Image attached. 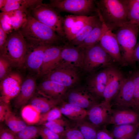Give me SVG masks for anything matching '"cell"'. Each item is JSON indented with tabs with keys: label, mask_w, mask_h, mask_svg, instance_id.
Instances as JSON below:
<instances>
[{
	"label": "cell",
	"mask_w": 139,
	"mask_h": 139,
	"mask_svg": "<svg viewBox=\"0 0 139 139\" xmlns=\"http://www.w3.org/2000/svg\"><path fill=\"white\" fill-rule=\"evenodd\" d=\"M41 95L40 96H33L29 104L40 114L58 106L61 101Z\"/></svg>",
	"instance_id": "23"
},
{
	"label": "cell",
	"mask_w": 139,
	"mask_h": 139,
	"mask_svg": "<svg viewBox=\"0 0 139 139\" xmlns=\"http://www.w3.org/2000/svg\"><path fill=\"white\" fill-rule=\"evenodd\" d=\"M134 85L132 76L124 78L114 97V105L121 108H135L133 99Z\"/></svg>",
	"instance_id": "12"
},
{
	"label": "cell",
	"mask_w": 139,
	"mask_h": 139,
	"mask_svg": "<svg viewBox=\"0 0 139 139\" xmlns=\"http://www.w3.org/2000/svg\"><path fill=\"white\" fill-rule=\"evenodd\" d=\"M39 127L27 125L19 132L14 133L15 139H34L39 135Z\"/></svg>",
	"instance_id": "33"
},
{
	"label": "cell",
	"mask_w": 139,
	"mask_h": 139,
	"mask_svg": "<svg viewBox=\"0 0 139 139\" xmlns=\"http://www.w3.org/2000/svg\"><path fill=\"white\" fill-rule=\"evenodd\" d=\"M39 135L42 139H60V136L42 125L39 127Z\"/></svg>",
	"instance_id": "42"
},
{
	"label": "cell",
	"mask_w": 139,
	"mask_h": 139,
	"mask_svg": "<svg viewBox=\"0 0 139 139\" xmlns=\"http://www.w3.org/2000/svg\"><path fill=\"white\" fill-rule=\"evenodd\" d=\"M79 16L73 14L66 15L64 17L63 28L65 36L77 19Z\"/></svg>",
	"instance_id": "41"
},
{
	"label": "cell",
	"mask_w": 139,
	"mask_h": 139,
	"mask_svg": "<svg viewBox=\"0 0 139 139\" xmlns=\"http://www.w3.org/2000/svg\"><path fill=\"white\" fill-rule=\"evenodd\" d=\"M134 56L135 60L139 62V40L137 44L134 52Z\"/></svg>",
	"instance_id": "47"
},
{
	"label": "cell",
	"mask_w": 139,
	"mask_h": 139,
	"mask_svg": "<svg viewBox=\"0 0 139 139\" xmlns=\"http://www.w3.org/2000/svg\"><path fill=\"white\" fill-rule=\"evenodd\" d=\"M99 42L115 62L120 64L124 63L119 45L116 35L112 31L107 28Z\"/></svg>",
	"instance_id": "16"
},
{
	"label": "cell",
	"mask_w": 139,
	"mask_h": 139,
	"mask_svg": "<svg viewBox=\"0 0 139 139\" xmlns=\"http://www.w3.org/2000/svg\"><path fill=\"white\" fill-rule=\"evenodd\" d=\"M7 34L0 26V49H1L6 41Z\"/></svg>",
	"instance_id": "46"
},
{
	"label": "cell",
	"mask_w": 139,
	"mask_h": 139,
	"mask_svg": "<svg viewBox=\"0 0 139 139\" xmlns=\"http://www.w3.org/2000/svg\"><path fill=\"white\" fill-rule=\"evenodd\" d=\"M128 22L139 25V3L137 0H127Z\"/></svg>",
	"instance_id": "31"
},
{
	"label": "cell",
	"mask_w": 139,
	"mask_h": 139,
	"mask_svg": "<svg viewBox=\"0 0 139 139\" xmlns=\"http://www.w3.org/2000/svg\"><path fill=\"white\" fill-rule=\"evenodd\" d=\"M13 67L10 62L5 58L0 56V79L2 81L12 72Z\"/></svg>",
	"instance_id": "38"
},
{
	"label": "cell",
	"mask_w": 139,
	"mask_h": 139,
	"mask_svg": "<svg viewBox=\"0 0 139 139\" xmlns=\"http://www.w3.org/2000/svg\"><path fill=\"white\" fill-rule=\"evenodd\" d=\"M134 85L133 99L135 108L139 109V72L132 76Z\"/></svg>",
	"instance_id": "40"
},
{
	"label": "cell",
	"mask_w": 139,
	"mask_h": 139,
	"mask_svg": "<svg viewBox=\"0 0 139 139\" xmlns=\"http://www.w3.org/2000/svg\"><path fill=\"white\" fill-rule=\"evenodd\" d=\"M28 12V11L17 10L7 13L14 31L19 30L26 22Z\"/></svg>",
	"instance_id": "30"
},
{
	"label": "cell",
	"mask_w": 139,
	"mask_h": 139,
	"mask_svg": "<svg viewBox=\"0 0 139 139\" xmlns=\"http://www.w3.org/2000/svg\"><path fill=\"white\" fill-rule=\"evenodd\" d=\"M112 111L111 105L103 100L93 106L88 111L87 116L89 121L98 128L107 124Z\"/></svg>",
	"instance_id": "15"
},
{
	"label": "cell",
	"mask_w": 139,
	"mask_h": 139,
	"mask_svg": "<svg viewBox=\"0 0 139 139\" xmlns=\"http://www.w3.org/2000/svg\"><path fill=\"white\" fill-rule=\"evenodd\" d=\"M62 115L73 121L85 118L88 110L70 103L61 101L58 106Z\"/></svg>",
	"instance_id": "25"
},
{
	"label": "cell",
	"mask_w": 139,
	"mask_h": 139,
	"mask_svg": "<svg viewBox=\"0 0 139 139\" xmlns=\"http://www.w3.org/2000/svg\"><path fill=\"white\" fill-rule=\"evenodd\" d=\"M90 16H79L72 27L66 34L65 39L67 43L81 30L88 21Z\"/></svg>",
	"instance_id": "32"
},
{
	"label": "cell",
	"mask_w": 139,
	"mask_h": 139,
	"mask_svg": "<svg viewBox=\"0 0 139 139\" xmlns=\"http://www.w3.org/2000/svg\"><path fill=\"white\" fill-rule=\"evenodd\" d=\"M60 139H84L78 128L73 124L68 122Z\"/></svg>",
	"instance_id": "37"
},
{
	"label": "cell",
	"mask_w": 139,
	"mask_h": 139,
	"mask_svg": "<svg viewBox=\"0 0 139 139\" xmlns=\"http://www.w3.org/2000/svg\"><path fill=\"white\" fill-rule=\"evenodd\" d=\"M96 139H114L111 133L109 132L105 128L98 130Z\"/></svg>",
	"instance_id": "44"
},
{
	"label": "cell",
	"mask_w": 139,
	"mask_h": 139,
	"mask_svg": "<svg viewBox=\"0 0 139 139\" xmlns=\"http://www.w3.org/2000/svg\"><path fill=\"white\" fill-rule=\"evenodd\" d=\"M41 3V1L39 0H4V5L0 9L2 12L5 13L17 10L28 11Z\"/></svg>",
	"instance_id": "22"
},
{
	"label": "cell",
	"mask_w": 139,
	"mask_h": 139,
	"mask_svg": "<svg viewBox=\"0 0 139 139\" xmlns=\"http://www.w3.org/2000/svg\"><path fill=\"white\" fill-rule=\"evenodd\" d=\"M115 62L99 42L84 49L83 70L91 73L101 68L112 66Z\"/></svg>",
	"instance_id": "7"
},
{
	"label": "cell",
	"mask_w": 139,
	"mask_h": 139,
	"mask_svg": "<svg viewBox=\"0 0 139 139\" xmlns=\"http://www.w3.org/2000/svg\"><path fill=\"white\" fill-rule=\"evenodd\" d=\"M61 101L66 102L88 110L98 103L97 99L86 87L75 86L69 89Z\"/></svg>",
	"instance_id": "9"
},
{
	"label": "cell",
	"mask_w": 139,
	"mask_h": 139,
	"mask_svg": "<svg viewBox=\"0 0 139 139\" xmlns=\"http://www.w3.org/2000/svg\"><path fill=\"white\" fill-rule=\"evenodd\" d=\"M28 11L35 19L52 29L66 40L63 28L64 18L57 10L43 3Z\"/></svg>",
	"instance_id": "5"
},
{
	"label": "cell",
	"mask_w": 139,
	"mask_h": 139,
	"mask_svg": "<svg viewBox=\"0 0 139 139\" xmlns=\"http://www.w3.org/2000/svg\"><path fill=\"white\" fill-rule=\"evenodd\" d=\"M19 30L28 42L59 46L67 44L54 30L36 20L28 11L27 21Z\"/></svg>",
	"instance_id": "1"
},
{
	"label": "cell",
	"mask_w": 139,
	"mask_h": 139,
	"mask_svg": "<svg viewBox=\"0 0 139 139\" xmlns=\"http://www.w3.org/2000/svg\"><path fill=\"white\" fill-rule=\"evenodd\" d=\"M0 121L2 122L4 121L6 115L10 109L8 105V103L0 101Z\"/></svg>",
	"instance_id": "45"
},
{
	"label": "cell",
	"mask_w": 139,
	"mask_h": 139,
	"mask_svg": "<svg viewBox=\"0 0 139 139\" xmlns=\"http://www.w3.org/2000/svg\"><path fill=\"white\" fill-rule=\"evenodd\" d=\"M27 43L20 30L7 34L0 49V56L8 60L13 67L20 68L24 65Z\"/></svg>",
	"instance_id": "3"
},
{
	"label": "cell",
	"mask_w": 139,
	"mask_h": 139,
	"mask_svg": "<svg viewBox=\"0 0 139 139\" xmlns=\"http://www.w3.org/2000/svg\"><path fill=\"white\" fill-rule=\"evenodd\" d=\"M73 121V124L78 128L84 139H96L98 128L85 118Z\"/></svg>",
	"instance_id": "28"
},
{
	"label": "cell",
	"mask_w": 139,
	"mask_h": 139,
	"mask_svg": "<svg viewBox=\"0 0 139 139\" xmlns=\"http://www.w3.org/2000/svg\"><path fill=\"white\" fill-rule=\"evenodd\" d=\"M65 45H51L46 48L44 54L40 76L46 75L61 62V53Z\"/></svg>",
	"instance_id": "14"
},
{
	"label": "cell",
	"mask_w": 139,
	"mask_h": 139,
	"mask_svg": "<svg viewBox=\"0 0 139 139\" xmlns=\"http://www.w3.org/2000/svg\"><path fill=\"white\" fill-rule=\"evenodd\" d=\"M4 121L10 130L15 133L27 126V123L20 117H18L10 109L5 117Z\"/></svg>",
	"instance_id": "29"
},
{
	"label": "cell",
	"mask_w": 139,
	"mask_h": 139,
	"mask_svg": "<svg viewBox=\"0 0 139 139\" xmlns=\"http://www.w3.org/2000/svg\"><path fill=\"white\" fill-rule=\"evenodd\" d=\"M23 83L20 74L11 72L1 81L0 101L9 103L19 94Z\"/></svg>",
	"instance_id": "11"
},
{
	"label": "cell",
	"mask_w": 139,
	"mask_h": 139,
	"mask_svg": "<svg viewBox=\"0 0 139 139\" xmlns=\"http://www.w3.org/2000/svg\"><path fill=\"white\" fill-rule=\"evenodd\" d=\"M0 139H15V134L9 128L1 127Z\"/></svg>",
	"instance_id": "43"
},
{
	"label": "cell",
	"mask_w": 139,
	"mask_h": 139,
	"mask_svg": "<svg viewBox=\"0 0 139 139\" xmlns=\"http://www.w3.org/2000/svg\"><path fill=\"white\" fill-rule=\"evenodd\" d=\"M139 31V25L128 22L118 29L114 33L124 63L132 64L136 61L134 52Z\"/></svg>",
	"instance_id": "4"
},
{
	"label": "cell",
	"mask_w": 139,
	"mask_h": 139,
	"mask_svg": "<svg viewBox=\"0 0 139 139\" xmlns=\"http://www.w3.org/2000/svg\"><path fill=\"white\" fill-rule=\"evenodd\" d=\"M139 126V123L115 126L111 133L115 139H132Z\"/></svg>",
	"instance_id": "27"
},
{
	"label": "cell",
	"mask_w": 139,
	"mask_h": 139,
	"mask_svg": "<svg viewBox=\"0 0 139 139\" xmlns=\"http://www.w3.org/2000/svg\"><path fill=\"white\" fill-rule=\"evenodd\" d=\"M101 21L91 31L82 43L77 46L83 49L99 42L107 28L101 19Z\"/></svg>",
	"instance_id": "26"
},
{
	"label": "cell",
	"mask_w": 139,
	"mask_h": 139,
	"mask_svg": "<svg viewBox=\"0 0 139 139\" xmlns=\"http://www.w3.org/2000/svg\"><path fill=\"white\" fill-rule=\"evenodd\" d=\"M139 123V115L133 111L122 108L113 110L107 124L118 126Z\"/></svg>",
	"instance_id": "19"
},
{
	"label": "cell",
	"mask_w": 139,
	"mask_h": 139,
	"mask_svg": "<svg viewBox=\"0 0 139 139\" xmlns=\"http://www.w3.org/2000/svg\"><path fill=\"white\" fill-rule=\"evenodd\" d=\"M79 69L62 61L55 68L45 75V79L58 83L69 89L76 86L79 82Z\"/></svg>",
	"instance_id": "8"
},
{
	"label": "cell",
	"mask_w": 139,
	"mask_h": 139,
	"mask_svg": "<svg viewBox=\"0 0 139 139\" xmlns=\"http://www.w3.org/2000/svg\"><path fill=\"white\" fill-rule=\"evenodd\" d=\"M132 139H139V129L137 130Z\"/></svg>",
	"instance_id": "48"
},
{
	"label": "cell",
	"mask_w": 139,
	"mask_h": 139,
	"mask_svg": "<svg viewBox=\"0 0 139 139\" xmlns=\"http://www.w3.org/2000/svg\"><path fill=\"white\" fill-rule=\"evenodd\" d=\"M62 114L58 106L48 111L40 114L37 124L42 125L47 122L52 121L62 117Z\"/></svg>",
	"instance_id": "36"
},
{
	"label": "cell",
	"mask_w": 139,
	"mask_h": 139,
	"mask_svg": "<svg viewBox=\"0 0 139 139\" xmlns=\"http://www.w3.org/2000/svg\"><path fill=\"white\" fill-rule=\"evenodd\" d=\"M101 21V19L98 14L90 16L83 27L68 44L74 46L80 45L92 30Z\"/></svg>",
	"instance_id": "24"
},
{
	"label": "cell",
	"mask_w": 139,
	"mask_h": 139,
	"mask_svg": "<svg viewBox=\"0 0 139 139\" xmlns=\"http://www.w3.org/2000/svg\"><path fill=\"white\" fill-rule=\"evenodd\" d=\"M108 79L103 94L104 101L110 105L111 100L118 92L124 79L121 72L112 66L108 67Z\"/></svg>",
	"instance_id": "13"
},
{
	"label": "cell",
	"mask_w": 139,
	"mask_h": 139,
	"mask_svg": "<svg viewBox=\"0 0 139 139\" xmlns=\"http://www.w3.org/2000/svg\"><path fill=\"white\" fill-rule=\"evenodd\" d=\"M0 26L7 34L14 31L7 13L3 12L0 13Z\"/></svg>",
	"instance_id": "39"
},
{
	"label": "cell",
	"mask_w": 139,
	"mask_h": 139,
	"mask_svg": "<svg viewBox=\"0 0 139 139\" xmlns=\"http://www.w3.org/2000/svg\"><path fill=\"white\" fill-rule=\"evenodd\" d=\"M35 79L29 76L23 82L20 93L15 98L14 107L19 108L24 106L34 95L36 89Z\"/></svg>",
	"instance_id": "20"
},
{
	"label": "cell",
	"mask_w": 139,
	"mask_h": 139,
	"mask_svg": "<svg viewBox=\"0 0 139 139\" xmlns=\"http://www.w3.org/2000/svg\"><path fill=\"white\" fill-rule=\"evenodd\" d=\"M68 122L60 118L43 123L42 125L46 127L60 137L64 132Z\"/></svg>",
	"instance_id": "34"
},
{
	"label": "cell",
	"mask_w": 139,
	"mask_h": 139,
	"mask_svg": "<svg viewBox=\"0 0 139 139\" xmlns=\"http://www.w3.org/2000/svg\"><path fill=\"white\" fill-rule=\"evenodd\" d=\"M39 88L40 94L60 101L68 90L62 84L47 79L40 83Z\"/></svg>",
	"instance_id": "21"
},
{
	"label": "cell",
	"mask_w": 139,
	"mask_h": 139,
	"mask_svg": "<svg viewBox=\"0 0 139 139\" xmlns=\"http://www.w3.org/2000/svg\"><path fill=\"white\" fill-rule=\"evenodd\" d=\"M98 15L112 31L128 22L127 0H95Z\"/></svg>",
	"instance_id": "2"
},
{
	"label": "cell",
	"mask_w": 139,
	"mask_h": 139,
	"mask_svg": "<svg viewBox=\"0 0 139 139\" xmlns=\"http://www.w3.org/2000/svg\"><path fill=\"white\" fill-rule=\"evenodd\" d=\"M84 57V49L67 43L64 46L61 53L62 61L72 65L80 69H83Z\"/></svg>",
	"instance_id": "18"
},
{
	"label": "cell",
	"mask_w": 139,
	"mask_h": 139,
	"mask_svg": "<svg viewBox=\"0 0 139 139\" xmlns=\"http://www.w3.org/2000/svg\"><path fill=\"white\" fill-rule=\"evenodd\" d=\"M21 114L23 119L30 124H37L40 114L29 105L23 108Z\"/></svg>",
	"instance_id": "35"
},
{
	"label": "cell",
	"mask_w": 139,
	"mask_h": 139,
	"mask_svg": "<svg viewBox=\"0 0 139 139\" xmlns=\"http://www.w3.org/2000/svg\"><path fill=\"white\" fill-rule=\"evenodd\" d=\"M27 43L24 65L30 71L40 76L44 52L46 48L51 45L38 43Z\"/></svg>",
	"instance_id": "10"
},
{
	"label": "cell",
	"mask_w": 139,
	"mask_h": 139,
	"mask_svg": "<svg viewBox=\"0 0 139 139\" xmlns=\"http://www.w3.org/2000/svg\"><path fill=\"white\" fill-rule=\"evenodd\" d=\"M47 4L60 12L85 16L97 14H94L97 13L95 0H50Z\"/></svg>",
	"instance_id": "6"
},
{
	"label": "cell",
	"mask_w": 139,
	"mask_h": 139,
	"mask_svg": "<svg viewBox=\"0 0 139 139\" xmlns=\"http://www.w3.org/2000/svg\"><path fill=\"white\" fill-rule=\"evenodd\" d=\"M107 68L92 74L86 80V87L97 99L103 97L107 81Z\"/></svg>",
	"instance_id": "17"
},
{
	"label": "cell",
	"mask_w": 139,
	"mask_h": 139,
	"mask_svg": "<svg viewBox=\"0 0 139 139\" xmlns=\"http://www.w3.org/2000/svg\"><path fill=\"white\" fill-rule=\"evenodd\" d=\"M137 0L139 3V0Z\"/></svg>",
	"instance_id": "49"
}]
</instances>
